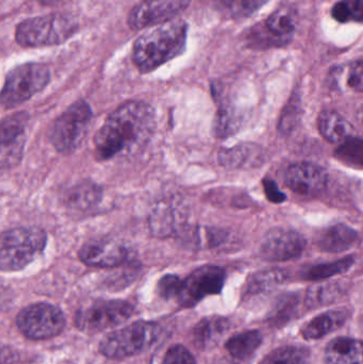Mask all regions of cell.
<instances>
[{
	"label": "cell",
	"mask_w": 363,
	"mask_h": 364,
	"mask_svg": "<svg viewBox=\"0 0 363 364\" xmlns=\"http://www.w3.org/2000/svg\"><path fill=\"white\" fill-rule=\"evenodd\" d=\"M318 127L322 136L328 142L335 143V144L337 143L341 144L351 138L352 130H353L351 124L345 119V117H343L340 113L332 110L324 111L319 115Z\"/></svg>",
	"instance_id": "obj_20"
},
{
	"label": "cell",
	"mask_w": 363,
	"mask_h": 364,
	"mask_svg": "<svg viewBox=\"0 0 363 364\" xmlns=\"http://www.w3.org/2000/svg\"><path fill=\"white\" fill-rule=\"evenodd\" d=\"M241 117L236 110L226 108L220 111L215 123V132L217 136H228L237 132L240 127Z\"/></svg>",
	"instance_id": "obj_32"
},
{
	"label": "cell",
	"mask_w": 363,
	"mask_h": 364,
	"mask_svg": "<svg viewBox=\"0 0 363 364\" xmlns=\"http://www.w3.org/2000/svg\"><path fill=\"white\" fill-rule=\"evenodd\" d=\"M93 112L85 100H80L68 107L53 124L51 144L55 151L67 155L74 153L85 139L91 124Z\"/></svg>",
	"instance_id": "obj_6"
},
{
	"label": "cell",
	"mask_w": 363,
	"mask_h": 364,
	"mask_svg": "<svg viewBox=\"0 0 363 364\" xmlns=\"http://www.w3.org/2000/svg\"><path fill=\"white\" fill-rule=\"evenodd\" d=\"M306 240L300 233L286 228H274L262 240L260 255L269 261H287L300 257Z\"/></svg>",
	"instance_id": "obj_13"
},
{
	"label": "cell",
	"mask_w": 363,
	"mask_h": 364,
	"mask_svg": "<svg viewBox=\"0 0 363 364\" xmlns=\"http://www.w3.org/2000/svg\"><path fill=\"white\" fill-rule=\"evenodd\" d=\"M190 2L191 0H144L128 15V25L132 30H142L168 23L181 14Z\"/></svg>",
	"instance_id": "obj_12"
},
{
	"label": "cell",
	"mask_w": 363,
	"mask_h": 364,
	"mask_svg": "<svg viewBox=\"0 0 363 364\" xmlns=\"http://www.w3.org/2000/svg\"><path fill=\"white\" fill-rule=\"evenodd\" d=\"M159 335V325L140 321L121 331L109 333L100 342L99 350L108 358H126L151 348Z\"/></svg>",
	"instance_id": "obj_7"
},
{
	"label": "cell",
	"mask_w": 363,
	"mask_h": 364,
	"mask_svg": "<svg viewBox=\"0 0 363 364\" xmlns=\"http://www.w3.org/2000/svg\"><path fill=\"white\" fill-rule=\"evenodd\" d=\"M287 279V273L283 269H266L255 274L247 284L246 293L249 295L270 292Z\"/></svg>",
	"instance_id": "obj_27"
},
{
	"label": "cell",
	"mask_w": 363,
	"mask_h": 364,
	"mask_svg": "<svg viewBox=\"0 0 363 364\" xmlns=\"http://www.w3.org/2000/svg\"><path fill=\"white\" fill-rule=\"evenodd\" d=\"M43 6H55V4H60L62 0H38Z\"/></svg>",
	"instance_id": "obj_40"
},
{
	"label": "cell",
	"mask_w": 363,
	"mask_h": 364,
	"mask_svg": "<svg viewBox=\"0 0 363 364\" xmlns=\"http://www.w3.org/2000/svg\"><path fill=\"white\" fill-rule=\"evenodd\" d=\"M47 235L38 227H17L4 231L0 242V267L17 272L33 262L46 247Z\"/></svg>",
	"instance_id": "obj_4"
},
{
	"label": "cell",
	"mask_w": 363,
	"mask_h": 364,
	"mask_svg": "<svg viewBox=\"0 0 363 364\" xmlns=\"http://www.w3.org/2000/svg\"><path fill=\"white\" fill-rule=\"evenodd\" d=\"M336 158L345 166L363 170V139L349 138L341 143Z\"/></svg>",
	"instance_id": "obj_29"
},
{
	"label": "cell",
	"mask_w": 363,
	"mask_h": 364,
	"mask_svg": "<svg viewBox=\"0 0 363 364\" xmlns=\"http://www.w3.org/2000/svg\"><path fill=\"white\" fill-rule=\"evenodd\" d=\"M347 314L345 311L325 312L309 321L302 328V336L306 340H318L330 335L345 325Z\"/></svg>",
	"instance_id": "obj_21"
},
{
	"label": "cell",
	"mask_w": 363,
	"mask_h": 364,
	"mask_svg": "<svg viewBox=\"0 0 363 364\" xmlns=\"http://www.w3.org/2000/svg\"><path fill=\"white\" fill-rule=\"evenodd\" d=\"M183 280L176 275H166L158 282L157 290L160 296L164 299L178 297L180 293Z\"/></svg>",
	"instance_id": "obj_34"
},
{
	"label": "cell",
	"mask_w": 363,
	"mask_h": 364,
	"mask_svg": "<svg viewBox=\"0 0 363 364\" xmlns=\"http://www.w3.org/2000/svg\"><path fill=\"white\" fill-rule=\"evenodd\" d=\"M347 85L354 91L363 92V61H355L350 65Z\"/></svg>",
	"instance_id": "obj_36"
},
{
	"label": "cell",
	"mask_w": 363,
	"mask_h": 364,
	"mask_svg": "<svg viewBox=\"0 0 363 364\" xmlns=\"http://www.w3.org/2000/svg\"><path fill=\"white\" fill-rule=\"evenodd\" d=\"M332 15L339 23H363V0H340L332 6Z\"/></svg>",
	"instance_id": "obj_31"
},
{
	"label": "cell",
	"mask_w": 363,
	"mask_h": 364,
	"mask_svg": "<svg viewBox=\"0 0 363 364\" xmlns=\"http://www.w3.org/2000/svg\"><path fill=\"white\" fill-rule=\"evenodd\" d=\"M156 114L151 105L129 100L109 114L94 136L99 161L126 157L142 151L155 134Z\"/></svg>",
	"instance_id": "obj_1"
},
{
	"label": "cell",
	"mask_w": 363,
	"mask_h": 364,
	"mask_svg": "<svg viewBox=\"0 0 363 364\" xmlns=\"http://www.w3.org/2000/svg\"><path fill=\"white\" fill-rule=\"evenodd\" d=\"M324 364H363V342L347 337L332 340L324 353Z\"/></svg>",
	"instance_id": "obj_17"
},
{
	"label": "cell",
	"mask_w": 363,
	"mask_h": 364,
	"mask_svg": "<svg viewBox=\"0 0 363 364\" xmlns=\"http://www.w3.org/2000/svg\"><path fill=\"white\" fill-rule=\"evenodd\" d=\"M353 264V257H347V258H343L341 260L335 261V262L315 265L305 273L304 278L307 280H313V282L327 279L332 276L345 273L351 269Z\"/></svg>",
	"instance_id": "obj_30"
},
{
	"label": "cell",
	"mask_w": 363,
	"mask_h": 364,
	"mask_svg": "<svg viewBox=\"0 0 363 364\" xmlns=\"http://www.w3.org/2000/svg\"><path fill=\"white\" fill-rule=\"evenodd\" d=\"M29 115L26 112L14 113L1 122L0 140H1V166H14L21 158L25 143L26 128Z\"/></svg>",
	"instance_id": "obj_14"
},
{
	"label": "cell",
	"mask_w": 363,
	"mask_h": 364,
	"mask_svg": "<svg viewBox=\"0 0 363 364\" xmlns=\"http://www.w3.org/2000/svg\"><path fill=\"white\" fill-rule=\"evenodd\" d=\"M229 328V322L221 316H211L205 318L193 331L195 346L200 350L212 348Z\"/></svg>",
	"instance_id": "obj_22"
},
{
	"label": "cell",
	"mask_w": 363,
	"mask_h": 364,
	"mask_svg": "<svg viewBox=\"0 0 363 364\" xmlns=\"http://www.w3.org/2000/svg\"><path fill=\"white\" fill-rule=\"evenodd\" d=\"M269 0H215V6L224 16L246 18L268 4Z\"/></svg>",
	"instance_id": "obj_25"
},
{
	"label": "cell",
	"mask_w": 363,
	"mask_h": 364,
	"mask_svg": "<svg viewBox=\"0 0 363 364\" xmlns=\"http://www.w3.org/2000/svg\"><path fill=\"white\" fill-rule=\"evenodd\" d=\"M50 81V70L45 64L30 63L16 66L6 75L1 91V105L13 109L40 93Z\"/></svg>",
	"instance_id": "obj_5"
},
{
	"label": "cell",
	"mask_w": 363,
	"mask_h": 364,
	"mask_svg": "<svg viewBox=\"0 0 363 364\" xmlns=\"http://www.w3.org/2000/svg\"><path fill=\"white\" fill-rule=\"evenodd\" d=\"M358 235L347 225L338 224L328 227L320 233L317 244L322 250L328 252H342L355 245Z\"/></svg>",
	"instance_id": "obj_19"
},
{
	"label": "cell",
	"mask_w": 363,
	"mask_h": 364,
	"mask_svg": "<svg viewBox=\"0 0 363 364\" xmlns=\"http://www.w3.org/2000/svg\"><path fill=\"white\" fill-rule=\"evenodd\" d=\"M78 31L74 17L60 13L30 17L18 23L15 40L25 48H40L63 44Z\"/></svg>",
	"instance_id": "obj_3"
},
{
	"label": "cell",
	"mask_w": 363,
	"mask_h": 364,
	"mask_svg": "<svg viewBox=\"0 0 363 364\" xmlns=\"http://www.w3.org/2000/svg\"><path fill=\"white\" fill-rule=\"evenodd\" d=\"M298 107L296 104L289 105L287 108L286 113H283V119H281V124H279V130L283 134L290 132V129L293 128V126L296 123V117H298Z\"/></svg>",
	"instance_id": "obj_38"
},
{
	"label": "cell",
	"mask_w": 363,
	"mask_h": 364,
	"mask_svg": "<svg viewBox=\"0 0 363 364\" xmlns=\"http://www.w3.org/2000/svg\"><path fill=\"white\" fill-rule=\"evenodd\" d=\"M102 190L91 181L81 182L68 192L66 203L72 209L85 210L96 207L102 200Z\"/></svg>",
	"instance_id": "obj_23"
},
{
	"label": "cell",
	"mask_w": 363,
	"mask_h": 364,
	"mask_svg": "<svg viewBox=\"0 0 363 364\" xmlns=\"http://www.w3.org/2000/svg\"><path fill=\"white\" fill-rule=\"evenodd\" d=\"M264 188L266 198H268L271 203H281L287 199L285 193L281 192L276 182L272 181V179H266V181H264Z\"/></svg>",
	"instance_id": "obj_37"
},
{
	"label": "cell",
	"mask_w": 363,
	"mask_h": 364,
	"mask_svg": "<svg viewBox=\"0 0 363 364\" xmlns=\"http://www.w3.org/2000/svg\"><path fill=\"white\" fill-rule=\"evenodd\" d=\"M17 327L25 337L46 340L63 331L65 318L59 308L50 304L38 303L28 306L19 312Z\"/></svg>",
	"instance_id": "obj_8"
},
{
	"label": "cell",
	"mask_w": 363,
	"mask_h": 364,
	"mask_svg": "<svg viewBox=\"0 0 363 364\" xmlns=\"http://www.w3.org/2000/svg\"><path fill=\"white\" fill-rule=\"evenodd\" d=\"M345 293V288L340 284H317L310 287L305 297V305L308 308L323 307L340 299Z\"/></svg>",
	"instance_id": "obj_26"
},
{
	"label": "cell",
	"mask_w": 363,
	"mask_h": 364,
	"mask_svg": "<svg viewBox=\"0 0 363 364\" xmlns=\"http://www.w3.org/2000/svg\"><path fill=\"white\" fill-rule=\"evenodd\" d=\"M225 269L215 265H205L194 269L183 280L178 301L183 307H193L209 295L220 294L225 284Z\"/></svg>",
	"instance_id": "obj_10"
},
{
	"label": "cell",
	"mask_w": 363,
	"mask_h": 364,
	"mask_svg": "<svg viewBox=\"0 0 363 364\" xmlns=\"http://www.w3.org/2000/svg\"><path fill=\"white\" fill-rule=\"evenodd\" d=\"M78 255L87 267H115L127 260L128 250L119 242L100 239L83 244Z\"/></svg>",
	"instance_id": "obj_15"
},
{
	"label": "cell",
	"mask_w": 363,
	"mask_h": 364,
	"mask_svg": "<svg viewBox=\"0 0 363 364\" xmlns=\"http://www.w3.org/2000/svg\"><path fill=\"white\" fill-rule=\"evenodd\" d=\"M294 30L293 17L286 9H281L251 28L246 41L249 46L255 48L285 46L293 38Z\"/></svg>",
	"instance_id": "obj_11"
},
{
	"label": "cell",
	"mask_w": 363,
	"mask_h": 364,
	"mask_svg": "<svg viewBox=\"0 0 363 364\" xmlns=\"http://www.w3.org/2000/svg\"><path fill=\"white\" fill-rule=\"evenodd\" d=\"M261 343V333L258 331H249L230 338L225 344V348L230 356L244 361L255 354Z\"/></svg>",
	"instance_id": "obj_24"
},
{
	"label": "cell",
	"mask_w": 363,
	"mask_h": 364,
	"mask_svg": "<svg viewBox=\"0 0 363 364\" xmlns=\"http://www.w3.org/2000/svg\"><path fill=\"white\" fill-rule=\"evenodd\" d=\"M298 297L296 295L283 296V299L279 301L276 307L274 308V311H273L272 316H271L273 322L276 325L279 323L288 322L289 318L293 316V314L298 308Z\"/></svg>",
	"instance_id": "obj_33"
},
{
	"label": "cell",
	"mask_w": 363,
	"mask_h": 364,
	"mask_svg": "<svg viewBox=\"0 0 363 364\" xmlns=\"http://www.w3.org/2000/svg\"><path fill=\"white\" fill-rule=\"evenodd\" d=\"M134 314V308L127 301H96L79 310L76 326L85 333H100L119 326Z\"/></svg>",
	"instance_id": "obj_9"
},
{
	"label": "cell",
	"mask_w": 363,
	"mask_h": 364,
	"mask_svg": "<svg viewBox=\"0 0 363 364\" xmlns=\"http://www.w3.org/2000/svg\"><path fill=\"white\" fill-rule=\"evenodd\" d=\"M242 361L234 358L232 356H220L217 357L210 364H242Z\"/></svg>",
	"instance_id": "obj_39"
},
{
	"label": "cell",
	"mask_w": 363,
	"mask_h": 364,
	"mask_svg": "<svg viewBox=\"0 0 363 364\" xmlns=\"http://www.w3.org/2000/svg\"><path fill=\"white\" fill-rule=\"evenodd\" d=\"M311 354L303 346H285L266 355L259 364H310Z\"/></svg>",
	"instance_id": "obj_28"
},
{
	"label": "cell",
	"mask_w": 363,
	"mask_h": 364,
	"mask_svg": "<svg viewBox=\"0 0 363 364\" xmlns=\"http://www.w3.org/2000/svg\"><path fill=\"white\" fill-rule=\"evenodd\" d=\"M288 188L302 196H317L325 190L327 175L325 171L313 164H292L285 174Z\"/></svg>",
	"instance_id": "obj_16"
},
{
	"label": "cell",
	"mask_w": 363,
	"mask_h": 364,
	"mask_svg": "<svg viewBox=\"0 0 363 364\" xmlns=\"http://www.w3.org/2000/svg\"><path fill=\"white\" fill-rule=\"evenodd\" d=\"M162 364H196L191 353L183 346H174L166 352Z\"/></svg>",
	"instance_id": "obj_35"
},
{
	"label": "cell",
	"mask_w": 363,
	"mask_h": 364,
	"mask_svg": "<svg viewBox=\"0 0 363 364\" xmlns=\"http://www.w3.org/2000/svg\"><path fill=\"white\" fill-rule=\"evenodd\" d=\"M220 164L227 168H251L264 161V154L257 145L241 144L219 154Z\"/></svg>",
	"instance_id": "obj_18"
},
{
	"label": "cell",
	"mask_w": 363,
	"mask_h": 364,
	"mask_svg": "<svg viewBox=\"0 0 363 364\" xmlns=\"http://www.w3.org/2000/svg\"><path fill=\"white\" fill-rule=\"evenodd\" d=\"M188 30L189 26L181 19L151 28L134 42V65L142 74H147L183 55L187 48Z\"/></svg>",
	"instance_id": "obj_2"
}]
</instances>
